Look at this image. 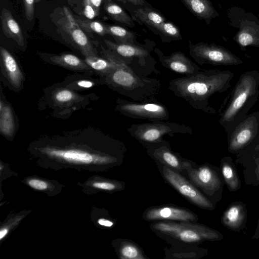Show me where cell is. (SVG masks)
<instances>
[{"label":"cell","instance_id":"484cf974","mask_svg":"<svg viewBox=\"0 0 259 259\" xmlns=\"http://www.w3.org/2000/svg\"><path fill=\"white\" fill-rule=\"evenodd\" d=\"M108 34L111 35L116 43L136 44V35L131 31L122 27L106 24Z\"/></svg>","mask_w":259,"mask_h":259},{"label":"cell","instance_id":"e0dca14e","mask_svg":"<svg viewBox=\"0 0 259 259\" xmlns=\"http://www.w3.org/2000/svg\"><path fill=\"white\" fill-rule=\"evenodd\" d=\"M145 218L148 220H173L186 222L198 220L195 214L190 211L170 206L150 209L146 211Z\"/></svg>","mask_w":259,"mask_h":259},{"label":"cell","instance_id":"52a82bcc","mask_svg":"<svg viewBox=\"0 0 259 259\" xmlns=\"http://www.w3.org/2000/svg\"><path fill=\"white\" fill-rule=\"evenodd\" d=\"M127 130L132 137L145 145L161 141L166 135L172 137L176 134H193L192 128L189 126L163 121L134 123Z\"/></svg>","mask_w":259,"mask_h":259},{"label":"cell","instance_id":"5b68a950","mask_svg":"<svg viewBox=\"0 0 259 259\" xmlns=\"http://www.w3.org/2000/svg\"><path fill=\"white\" fill-rule=\"evenodd\" d=\"M104 41L108 49L121 57L137 74L144 76L151 73L160 74L155 67L156 61L149 60L150 51L148 48L136 44H118L107 39Z\"/></svg>","mask_w":259,"mask_h":259},{"label":"cell","instance_id":"60d3db41","mask_svg":"<svg viewBox=\"0 0 259 259\" xmlns=\"http://www.w3.org/2000/svg\"><path fill=\"white\" fill-rule=\"evenodd\" d=\"M252 239H259V219L257 222L256 228L255 230L254 233L252 237Z\"/></svg>","mask_w":259,"mask_h":259},{"label":"cell","instance_id":"2e32d148","mask_svg":"<svg viewBox=\"0 0 259 259\" xmlns=\"http://www.w3.org/2000/svg\"><path fill=\"white\" fill-rule=\"evenodd\" d=\"M247 210L246 204L241 201L232 203L223 212L222 224L228 229L241 232L246 229Z\"/></svg>","mask_w":259,"mask_h":259},{"label":"cell","instance_id":"8992f818","mask_svg":"<svg viewBox=\"0 0 259 259\" xmlns=\"http://www.w3.org/2000/svg\"><path fill=\"white\" fill-rule=\"evenodd\" d=\"M228 151L235 155L259 147V111L247 115L227 137Z\"/></svg>","mask_w":259,"mask_h":259},{"label":"cell","instance_id":"7402d4cb","mask_svg":"<svg viewBox=\"0 0 259 259\" xmlns=\"http://www.w3.org/2000/svg\"><path fill=\"white\" fill-rule=\"evenodd\" d=\"M134 13L137 19L153 28L166 21L164 17L160 13L149 8H138L134 11Z\"/></svg>","mask_w":259,"mask_h":259},{"label":"cell","instance_id":"44dd1931","mask_svg":"<svg viewBox=\"0 0 259 259\" xmlns=\"http://www.w3.org/2000/svg\"><path fill=\"white\" fill-rule=\"evenodd\" d=\"M186 7L199 19L209 24L211 19L218 15L209 0H181Z\"/></svg>","mask_w":259,"mask_h":259},{"label":"cell","instance_id":"8fae6325","mask_svg":"<svg viewBox=\"0 0 259 259\" xmlns=\"http://www.w3.org/2000/svg\"><path fill=\"white\" fill-rule=\"evenodd\" d=\"M186 168L194 183L199 187L214 202L220 201L222 197L225 184L221 169L210 165H205L198 169Z\"/></svg>","mask_w":259,"mask_h":259},{"label":"cell","instance_id":"4dcf8cb0","mask_svg":"<svg viewBox=\"0 0 259 259\" xmlns=\"http://www.w3.org/2000/svg\"><path fill=\"white\" fill-rule=\"evenodd\" d=\"M76 96L72 91L62 89L58 90L54 94V98L58 103H68L74 100Z\"/></svg>","mask_w":259,"mask_h":259},{"label":"cell","instance_id":"ba28073f","mask_svg":"<svg viewBox=\"0 0 259 259\" xmlns=\"http://www.w3.org/2000/svg\"><path fill=\"white\" fill-rule=\"evenodd\" d=\"M152 227L157 231L186 243L218 241L223 238L220 232L201 225L163 222L156 223Z\"/></svg>","mask_w":259,"mask_h":259},{"label":"cell","instance_id":"f35d334b","mask_svg":"<svg viewBox=\"0 0 259 259\" xmlns=\"http://www.w3.org/2000/svg\"><path fill=\"white\" fill-rule=\"evenodd\" d=\"M90 1L95 9L99 12L100 7L103 0H90Z\"/></svg>","mask_w":259,"mask_h":259},{"label":"cell","instance_id":"b9f144b4","mask_svg":"<svg viewBox=\"0 0 259 259\" xmlns=\"http://www.w3.org/2000/svg\"><path fill=\"white\" fill-rule=\"evenodd\" d=\"M141 1H143V2H145V0H141Z\"/></svg>","mask_w":259,"mask_h":259},{"label":"cell","instance_id":"d590c367","mask_svg":"<svg viewBox=\"0 0 259 259\" xmlns=\"http://www.w3.org/2000/svg\"><path fill=\"white\" fill-rule=\"evenodd\" d=\"M78 87L83 88H89L93 86V82L87 80H81L77 82Z\"/></svg>","mask_w":259,"mask_h":259},{"label":"cell","instance_id":"7a4b0ae2","mask_svg":"<svg viewBox=\"0 0 259 259\" xmlns=\"http://www.w3.org/2000/svg\"><path fill=\"white\" fill-rule=\"evenodd\" d=\"M101 54L116 65L112 72L103 76L110 88L136 102L155 99L161 90L159 80L137 74L120 56L103 46Z\"/></svg>","mask_w":259,"mask_h":259},{"label":"cell","instance_id":"8d00e7d4","mask_svg":"<svg viewBox=\"0 0 259 259\" xmlns=\"http://www.w3.org/2000/svg\"><path fill=\"white\" fill-rule=\"evenodd\" d=\"M98 224L101 226H105L106 227H110L113 226V223L108 220L105 219H99L98 220Z\"/></svg>","mask_w":259,"mask_h":259},{"label":"cell","instance_id":"4fadbf2b","mask_svg":"<svg viewBox=\"0 0 259 259\" xmlns=\"http://www.w3.org/2000/svg\"><path fill=\"white\" fill-rule=\"evenodd\" d=\"M41 151L50 157L56 158L73 164H105L111 162L113 160L111 157L94 154L80 149H63L45 147Z\"/></svg>","mask_w":259,"mask_h":259},{"label":"cell","instance_id":"d6986e66","mask_svg":"<svg viewBox=\"0 0 259 259\" xmlns=\"http://www.w3.org/2000/svg\"><path fill=\"white\" fill-rule=\"evenodd\" d=\"M2 29L5 35L13 39L18 45L24 46L25 40L21 27L13 17L11 12L3 8L1 11Z\"/></svg>","mask_w":259,"mask_h":259},{"label":"cell","instance_id":"6da1fadb","mask_svg":"<svg viewBox=\"0 0 259 259\" xmlns=\"http://www.w3.org/2000/svg\"><path fill=\"white\" fill-rule=\"evenodd\" d=\"M234 75L228 70H201L194 74L171 79L168 89L194 109L215 114V110L209 105V98L215 93L227 91Z\"/></svg>","mask_w":259,"mask_h":259},{"label":"cell","instance_id":"cb8c5ba5","mask_svg":"<svg viewBox=\"0 0 259 259\" xmlns=\"http://www.w3.org/2000/svg\"><path fill=\"white\" fill-rule=\"evenodd\" d=\"M53 62L73 70H83L90 68L84 60L71 54H63L51 57Z\"/></svg>","mask_w":259,"mask_h":259},{"label":"cell","instance_id":"7c38bea8","mask_svg":"<svg viewBox=\"0 0 259 259\" xmlns=\"http://www.w3.org/2000/svg\"><path fill=\"white\" fill-rule=\"evenodd\" d=\"M163 171L167 181L185 198L199 207L208 210L214 209L215 205L213 201L204 196L178 172L165 166Z\"/></svg>","mask_w":259,"mask_h":259},{"label":"cell","instance_id":"9a60e30c","mask_svg":"<svg viewBox=\"0 0 259 259\" xmlns=\"http://www.w3.org/2000/svg\"><path fill=\"white\" fill-rule=\"evenodd\" d=\"M236 156L235 164L242 167L245 184L253 186H258L259 147Z\"/></svg>","mask_w":259,"mask_h":259},{"label":"cell","instance_id":"3957f363","mask_svg":"<svg viewBox=\"0 0 259 259\" xmlns=\"http://www.w3.org/2000/svg\"><path fill=\"white\" fill-rule=\"evenodd\" d=\"M259 97V71L243 72L226 98L220 110L219 122L227 137L247 116Z\"/></svg>","mask_w":259,"mask_h":259},{"label":"cell","instance_id":"e575fe53","mask_svg":"<svg viewBox=\"0 0 259 259\" xmlns=\"http://www.w3.org/2000/svg\"><path fill=\"white\" fill-rule=\"evenodd\" d=\"M94 188L105 190L111 191L116 188L115 184L108 182H96L93 184Z\"/></svg>","mask_w":259,"mask_h":259},{"label":"cell","instance_id":"d6a6232c","mask_svg":"<svg viewBox=\"0 0 259 259\" xmlns=\"http://www.w3.org/2000/svg\"><path fill=\"white\" fill-rule=\"evenodd\" d=\"M82 5L83 14L88 19H93L99 15V12L95 9L90 0H82Z\"/></svg>","mask_w":259,"mask_h":259},{"label":"cell","instance_id":"ac0fdd59","mask_svg":"<svg viewBox=\"0 0 259 259\" xmlns=\"http://www.w3.org/2000/svg\"><path fill=\"white\" fill-rule=\"evenodd\" d=\"M1 66L5 76L15 88H20L23 82V73L14 57L5 48L1 47Z\"/></svg>","mask_w":259,"mask_h":259},{"label":"cell","instance_id":"277c9868","mask_svg":"<svg viewBox=\"0 0 259 259\" xmlns=\"http://www.w3.org/2000/svg\"><path fill=\"white\" fill-rule=\"evenodd\" d=\"M57 33L85 57L98 56L93 45L66 6L56 8L50 15Z\"/></svg>","mask_w":259,"mask_h":259},{"label":"cell","instance_id":"f546056e","mask_svg":"<svg viewBox=\"0 0 259 259\" xmlns=\"http://www.w3.org/2000/svg\"><path fill=\"white\" fill-rule=\"evenodd\" d=\"M120 254L124 258H143L139 249L131 243L125 244L120 249Z\"/></svg>","mask_w":259,"mask_h":259},{"label":"cell","instance_id":"9c48e42d","mask_svg":"<svg viewBox=\"0 0 259 259\" xmlns=\"http://www.w3.org/2000/svg\"><path fill=\"white\" fill-rule=\"evenodd\" d=\"M115 110L121 114L133 119L151 121H164L169 118V113L165 105L156 99L141 102L118 99Z\"/></svg>","mask_w":259,"mask_h":259},{"label":"cell","instance_id":"ffe728a7","mask_svg":"<svg viewBox=\"0 0 259 259\" xmlns=\"http://www.w3.org/2000/svg\"><path fill=\"white\" fill-rule=\"evenodd\" d=\"M220 169L225 183L229 190L231 192H235L239 190L241 182L237 173L235 164L230 156H225L222 159Z\"/></svg>","mask_w":259,"mask_h":259},{"label":"cell","instance_id":"ab89813d","mask_svg":"<svg viewBox=\"0 0 259 259\" xmlns=\"http://www.w3.org/2000/svg\"><path fill=\"white\" fill-rule=\"evenodd\" d=\"M8 229L7 228H3L0 230V240H2L8 233Z\"/></svg>","mask_w":259,"mask_h":259},{"label":"cell","instance_id":"f1b7e54d","mask_svg":"<svg viewBox=\"0 0 259 259\" xmlns=\"http://www.w3.org/2000/svg\"><path fill=\"white\" fill-rule=\"evenodd\" d=\"M76 20L82 29L87 32L95 33L100 36L108 34L105 24L98 21H91L90 19H76Z\"/></svg>","mask_w":259,"mask_h":259},{"label":"cell","instance_id":"1f68e13d","mask_svg":"<svg viewBox=\"0 0 259 259\" xmlns=\"http://www.w3.org/2000/svg\"><path fill=\"white\" fill-rule=\"evenodd\" d=\"M26 18L27 20H33L34 15V7L35 4L41 0H23Z\"/></svg>","mask_w":259,"mask_h":259},{"label":"cell","instance_id":"d4e9b609","mask_svg":"<svg viewBox=\"0 0 259 259\" xmlns=\"http://www.w3.org/2000/svg\"><path fill=\"white\" fill-rule=\"evenodd\" d=\"M84 61L90 68L103 76L112 72L116 67L113 61L103 56V58L98 56L85 57Z\"/></svg>","mask_w":259,"mask_h":259},{"label":"cell","instance_id":"83f0119b","mask_svg":"<svg viewBox=\"0 0 259 259\" xmlns=\"http://www.w3.org/2000/svg\"><path fill=\"white\" fill-rule=\"evenodd\" d=\"M161 36H164L168 41L182 39L180 31L173 23L164 22L154 28Z\"/></svg>","mask_w":259,"mask_h":259},{"label":"cell","instance_id":"30bf717a","mask_svg":"<svg viewBox=\"0 0 259 259\" xmlns=\"http://www.w3.org/2000/svg\"><path fill=\"white\" fill-rule=\"evenodd\" d=\"M190 55L199 64L236 66L243 61L228 49L213 44L189 42Z\"/></svg>","mask_w":259,"mask_h":259},{"label":"cell","instance_id":"836d02e7","mask_svg":"<svg viewBox=\"0 0 259 259\" xmlns=\"http://www.w3.org/2000/svg\"><path fill=\"white\" fill-rule=\"evenodd\" d=\"M27 183L30 187L37 190H45L48 188V184L46 182L37 179H30Z\"/></svg>","mask_w":259,"mask_h":259},{"label":"cell","instance_id":"5bb4252c","mask_svg":"<svg viewBox=\"0 0 259 259\" xmlns=\"http://www.w3.org/2000/svg\"><path fill=\"white\" fill-rule=\"evenodd\" d=\"M156 51L161 65L171 71L189 75L201 70L198 65L181 52H174L169 56H165L160 50L157 49Z\"/></svg>","mask_w":259,"mask_h":259},{"label":"cell","instance_id":"74e56055","mask_svg":"<svg viewBox=\"0 0 259 259\" xmlns=\"http://www.w3.org/2000/svg\"><path fill=\"white\" fill-rule=\"evenodd\" d=\"M121 2L124 4L129 3L138 6H143L145 4V2L142 1L141 0H117Z\"/></svg>","mask_w":259,"mask_h":259},{"label":"cell","instance_id":"4316f807","mask_svg":"<svg viewBox=\"0 0 259 259\" xmlns=\"http://www.w3.org/2000/svg\"><path fill=\"white\" fill-rule=\"evenodd\" d=\"M0 112V131L5 136H11L15 128L12 108L9 105H5Z\"/></svg>","mask_w":259,"mask_h":259},{"label":"cell","instance_id":"603a6c76","mask_svg":"<svg viewBox=\"0 0 259 259\" xmlns=\"http://www.w3.org/2000/svg\"><path fill=\"white\" fill-rule=\"evenodd\" d=\"M104 8L107 14L114 21L133 27L135 23L133 18L119 5L111 0H105Z\"/></svg>","mask_w":259,"mask_h":259}]
</instances>
